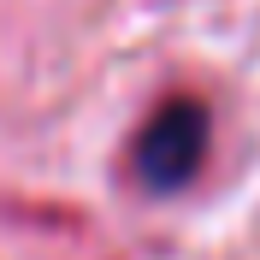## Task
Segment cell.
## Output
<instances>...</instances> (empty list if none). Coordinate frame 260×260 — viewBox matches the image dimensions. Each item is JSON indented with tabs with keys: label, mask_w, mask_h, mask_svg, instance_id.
Returning a JSON list of instances; mask_svg holds the SVG:
<instances>
[{
	"label": "cell",
	"mask_w": 260,
	"mask_h": 260,
	"mask_svg": "<svg viewBox=\"0 0 260 260\" xmlns=\"http://www.w3.org/2000/svg\"><path fill=\"white\" fill-rule=\"evenodd\" d=\"M213 142V113L201 95H166L154 113L142 118V130L130 136V178L154 195H172L201 172Z\"/></svg>",
	"instance_id": "1"
}]
</instances>
